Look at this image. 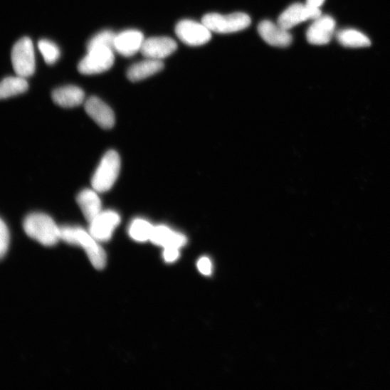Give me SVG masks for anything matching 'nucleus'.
<instances>
[{"label": "nucleus", "instance_id": "f8f14e48", "mask_svg": "<svg viewBox=\"0 0 390 390\" xmlns=\"http://www.w3.org/2000/svg\"><path fill=\"white\" fill-rule=\"evenodd\" d=\"M144 41L142 33L129 29L116 34L114 51L124 57H132L141 51Z\"/></svg>", "mask_w": 390, "mask_h": 390}, {"label": "nucleus", "instance_id": "b1692460", "mask_svg": "<svg viewBox=\"0 0 390 390\" xmlns=\"http://www.w3.org/2000/svg\"><path fill=\"white\" fill-rule=\"evenodd\" d=\"M11 242L9 228L6 222L0 218V260H3L9 252Z\"/></svg>", "mask_w": 390, "mask_h": 390}, {"label": "nucleus", "instance_id": "9b49d317", "mask_svg": "<svg viewBox=\"0 0 390 390\" xmlns=\"http://www.w3.org/2000/svg\"><path fill=\"white\" fill-rule=\"evenodd\" d=\"M85 110L88 116L104 129H111L115 124L113 110L100 98L92 96L85 102Z\"/></svg>", "mask_w": 390, "mask_h": 390}, {"label": "nucleus", "instance_id": "bb28decb", "mask_svg": "<svg viewBox=\"0 0 390 390\" xmlns=\"http://www.w3.org/2000/svg\"><path fill=\"white\" fill-rule=\"evenodd\" d=\"M325 0H307V4L313 8L320 9Z\"/></svg>", "mask_w": 390, "mask_h": 390}, {"label": "nucleus", "instance_id": "393cba45", "mask_svg": "<svg viewBox=\"0 0 390 390\" xmlns=\"http://www.w3.org/2000/svg\"><path fill=\"white\" fill-rule=\"evenodd\" d=\"M163 258L167 263H172L176 261L180 255L179 249L175 248H164Z\"/></svg>", "mask_w": 390, "mask_h": 390}, {"label": "nucleus", "instance_id": "7ed1b4c3", "mask_svg": "<svg viewBox=\"0 0 390 390\" xmlns=\"http://www.w3.org/2000/svg\"><path fill=\"white\" fill-rule=\"evenodd\" d=\"M120 168L119 154L112 150L106 153L92 177L93 189L99 193L111 189L119 176Z\"/></svg>", "mask_w": 390, "mask_h": 390}, {"label": "nucleus", "instance_id": "a211bd4d", "mask_svg": "<svg viewBox=\"0 0 390 390\" xmlns=\"http://www.w3.org/2000/svg\"><path fill=\"white\" fill-rule=\"evenodd\" d=\"M164 68L162 60L146 58L132 65L127 70V76L130 81L138 82L157 74Z\"/></svg>", "mask_w": 390, "mask_h": 390}, {"label": "nucleus", "instance_id": "f257e3e1", "mask_svg": "<svg viewBox=\"0 0 390 390\" xmlns=\"http://www.w3.org/2000/svg\"><path fill=\"white\" fill-rule=\"evenodd\" d=\"M60 239L69 245L81 247L86 253L93 266L102 270L107 265V255L89 231L79 226H65L60 227Z\"/></svg>", "mask_w": 390, "mask_h": 390}, {"label": "nucleus", "instance_id": "4468645a", "mask_svg": "<svg viewBox=\"0 0 390 390\" xmlns=\"http://www.w3.org/2000/svg\"><path fill=\"white\" fill-rule=\"evenodd\" d=\"M258 33L268 44L276 47H287L292 42L288 31L270 21H263L258 26Z\"/></svg>", "mask_w": 390, "mask_h": 390}, {"label": "nucleus", "instance_id": "f03ea898", "mask_svg": "<svg viewBox=\"0 0 390 390\" xmlns=\"http://www.w3.org/2000/svg\"><path fill=\"white\" fill-rule=\"evenodd\" d=\"M25 233L41 245L53 247L60 239V227L50 216L42 213H33L27 216L23 223Z\"/></svg>", "mask_w": 390, "mask_h": 390}, {"label": "nucleus", "instance_id": "5701e85b", "mask_svg": "<svg viewBox=\"0 0 390 390\" xmlns=\"http://www.w3.org/2000/svg\"><path fill=\"white\" fill-rule=\"evenodd\" d=\"M116 34L110 30L102 31L95 34L87 44V51L95 48H111L114 50Z\"/></svg>", "mask_w": 390, "mask_h": 390}, {"label": "nucleus", "instance_id": "39448f33", "mask_svg": "<svg viewBox=\"0 0 390 390\" xmlns=\"http://www.w3.org/2000/svg\"><path fill=\"white\" fill-rule=\"evenodd\" d=\"M114 50L111 48H95L88 51L80 60L78 70L83 75H91L109 70L115 63Z\"/></svg>", "mask_w": 390, "mask_h": 390}, {"label": "nucleus", "instance_id": "9d476101", "mask_svg": "<svg viewBox=\"0 0 390 390\" xmlns=\"http://www.w3.org/2000/svg\"><path fill=\"white\" fill-rule=\"evenodd\" d=\"M176 48L177 44L172 38L158 36L144 38L140 52L146 58L162 60L172 55Z\"/></svg>", "mask_w": 390, "mask_h": 390}, {"label": "nucleus", "instance_id": "4be33fe9", "mask_svg": "<svg viewBox=\"0 0 390 390\" xmlns=\"http://www.w3.org/2000/svg\"><path fill=\"white\" fill-rule=\"evenodd\" d=\"M38 46L46 64L53 65L60 59V48L54 42L42 39L39 41Z\"/></svg>", "mask_w": 390, "mask_h": 390}, {"label": "nucleus", "instance_id": "6ab92c4d", "mask_svg": "<svg viewBox=\"0 0 390 390\" xmlns=\"http://www.w3.org/2000/svg\"><path fill=\"white\" fill-rule=\"evenodd\" d=\"M28 89L26 78L16 76L8 77L0 82V100L22 94Z\"/></svg>", "mask_w": 390, "mask_h": 390}, {"label": "nucleus", "instance_id": "20e7f679", "mask_svg": "<svg viewBox=\"0 0 390 390\" xmlns=\"http://www.w3.org/2000/svg\"><path fill=\"white\" fill-rule=\"evenodd\" d=\"M202 23L211 32L231 33L248 28L251 24V17L243 13H234L229 15L209 14L204 16Z\"/></svg>", "mask_w": 390, "mask_h": 390}, {"label": "nucleus", "instance_id": "dca6fc26", "mask_svg": "<svg viewBox=\"0 0 390 390\" xmlns=\"http://www.w3.org/2000/svg\"><path fill=\"white\" fill-rule=\"evenodd\" d=\"M98 193L93 189H85L77 197V203L88 222L102 211V201Z\"/></svg>", "mask_w": 390, "mask_h": 390}, {"label": "nucleus", "instance_id": "2eb2a0df", "mask_svg": "<svg viewBox=\"0 0 390 390\" xmlns=\"http://www.w3.org/2000/svg\"><path fill=\"white\" fill-rule=\"evenodd\" d=\"M150 241L155 246L163 248H175L180 249L186 242V237L182 233L172 230L164 225L154 226Z\"/></svg>", "mask_w": 390, "mask_h": 390}, {"label": "nucleus", "instance_id": "0eeeda50", "mask_svg": "<svg viewBox=\"0 0 390 390\" xmlns=\"http://www.w3.org/2000/svg\"><path fill=\"white\" fill-rule=\"evenodd\" d=\"M176 34L185 44L199 46L207 43L211 39V31L203 23L191 20H183L176 26Z\"/></svg>", "mask_w": 390, "mask_h": 390}, {"label": "nucleus", "instance_id": "f3484780", "mask_svg": "<svg viewBox=\"0 0 390 390\" xmlns=\"http://www.w3.org/2000/svg\"><path fill=\"white\" fill-rule=\"evenodd\" d=\"M54 102L64 108H73L82 105L85 100L83 90L75 85H67L56 89L52 95Z\"/></svg>", "mask_w": 390, "mask_h": 390}, {"label": "nucleus", "instance_id": "ddd939ff", "mask_svg": "<svg viewBox=\"0 0 390 390\" xmlns=\"http://www.w3.org/2000/svg\"><path fill=\"white\" fill-rule=\"evenodd\" d=\"M335 26V21L331 16H320L309 28L307 32V41L314 45L328 43L334 33Z\"/></svg>", "mask_w": 390, "mask_h": 390}, {"label": "nucleus", "instance_id": "423d86ee", "mask_svg": "<svg viewBox=\"0 0 390 390\" xmlns=\"http://www.w3.org/2000/svg\"><path fill=\"white\" fill-rule=\"evenodd\" d=\"M11 59L14 69L18 76L27 78L35 73V53L31 38L23 37L14 45Z\"/></svg>", "mask_w": 390, "mask_h": 390}, {"label": "nucleus", "instance_id": "a878e982", "mask_svg": "<svg viewBox=\"0 0 390 390\" xmlns=\"http://www.w3.org/2000/svg\"><path fill=\"white\" fill-rule=\"evenodd\" d=\"M198 268L200 272L205 275L212 273V263L208 258H202L198 263Z\"/></svg>", "mask_w": 390, "mask_h": 390}, {"label": "nucleus", "instance_id": "aec40b11", "mask_svg": "<svg viewBox=\"0 0 390 390\" xmlns=\"http://www.w3.org/2000/svg\"><path fill=\"white\" fill-rule=\"evenodd\" d=\"M336 37L340 44L347 47L362 48L371 45L370 39L356 29L349 28L339 31Z\"/></svg>", "mask_w": 390, "mask_h": 390}, {"label": "nucleus", "instance_id": "412c9836", "mask_svg": "<svg viewBox=\"0 0 390 390\" xmlns=\"http://www.w3.org/2000/svg\"><path fill=\"white\" fill-rule=\"evenodd\" d=\"M154 228V226L149 221L142 218H136L129 227V235L136 241H148L151 239Z\"/></svg>", "mask_w": 390, "mask_h": 390}, {"label": "nucleus", "instance_id": "1a4fd4ad", "mask_svg": "<svg viewBox=\"0 0 390 390\" xmlns=\"http://www.w3.org/2000/svg\"><path fill=\"white\" fill-rule=\"evenodd\" d=\"M120 221V216L117 212L102 211L89 222V232L97 241H107L112 238Z\"/></svg>", "mask_w": 390, "mask_h": 390}, {"label": "nucleus", "instance_id": "6e6552de", "mask_svg": "<svg viewBox=\"0 0 390 390\" xmlns=\"http://www.w3.org/2000/svg\"><path fill=\"white\" fill-rule=\"evenodd\" d=\"M322 16L320 9L309 5L295 4L288 7L278 19V24L282 28L290 30L308 20H316Z\"/></svg>", "mask_w": 390, "mask_h": 390}]
</instances>
